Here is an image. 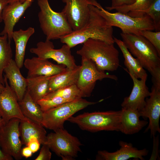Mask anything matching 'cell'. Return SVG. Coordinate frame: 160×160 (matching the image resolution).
I'll return each instance as SVG.
<instances>
[{"label": "cell", "mask_w": 160, "mask_h": 160, "mask_svg": "<svg viewBox=\"0 0 160 160\" xmlns=\"http://www.w3.org/2000/svg\"><path fill=\"white\" fill-rule=\"evenodd\" d=\"M127 73L132 80L133 87L130 95L124 98L121 106L122 108L140 111L145 104V99L150 94L146 84L147 78L139 80L131 73Z\"/></svg>", "instance_id": "2e32d148"}, {"label": "cell", "mask_w": 160, "mask_h": 160, "mask_svg": "<svg viewBox=\"0 0 160 160\" xmlns=\"http://www.w3.org/2000/svg\"><path fill=\"white\" fill-rule=\"evenodd\" d=\"M33 152L28 147H26L22 149L21 150V155L22 157L28 158L31 156Z\"/></svg>", "instance_id": "8d00e7d4"}, {"label": "cell", "mask_w": 160, "mask_h": 160, "mask_svg": "<svg viewBox=\"0 0 160 160\" xmlns=\"http://www.w3.org/2000/svg\"><path fill=\"white\" fill-rule=\"evenodd\" d=\"M47 136L45 144L63 160H73L81 152L82 145L79 139L64 128L59 129Z\"/></svg>", "instance_id": "ba28073f"}, {"label": "cell", "mask_w": 160, "mask_h": 160, "mask_svg": "<svg viewBox=\"0 0 160 160\" xmlns=\"http://www.w3.org/2000/svg\"><path fill=\"white\" fill-rule=\"evenodd\" d=\"M4 122L0 113V127L4 124Z\"/></svg>", "instance_id": "ab89813d"}, {"label": "cell", "mask_w": 160, "mask_h": 160, "mask_svg": "<svg viewBox=\"0 0 160 160\" xmlns=\"http://www.w3.org/2000/svg\"><path fill=\"white\" fill-rule=\"evenodd\" d=\"M144 14L151 19L156 31H160V0H154L149 8L144 12Z\"/></svg>", "instance_id": "f546056e"}, {"label": "cell", "mask_w": 160, "mask_h": 160, "mask_svg": "<svg viewBox=\"0 0 160 160\" xmlns=\"http://www.w3.org/2000/svg\"><path fill=\"white\" fill-rule=\"evenodd\" d=\"M52 157L50 149L46 144L42 145L39 153L35 160H50Z\"/></svg>", "instance_id": "d6a6232c"}, {"label": "cell", "mask_w": 160, "mask_h": 160, "mask_svg": "<svg viewBox=\"0 0 160 160\" xmlns=\"http://www.w3.org/2000/svg\"><path fill=\"white\" fill-rule=\"evenodd\" d=\"M20 68L12 59L5 68L4 76L8 80L9 86L18 101L23 97L27 90V79L22 75Z\"/></svg>", "instance_id": "ffe728a7"}, {"label": "cell", "mask_w": 160, "mask_h": 160, "mask_svg": "<svg viewBox=\"0 0 160 160\" xmlns=\"http://www.w3.org/2000/svg\"><path fill=\"white\" fill-rule=\"evenodd\" d=\"M5 87V85H3L0 83V94L4 90Z\"/></svg>", "instance_id": "b9f144b4"}, {"label": "cell", "mask_w": 160, "mask_h": 160, "mask_svg": "<svg viewBox=\"0 0 160 160\" xmlns=\"http://www.w3.org/2000/svg\"><path fill=\"white\" fill-rule=\"evenodd\" d=\"M119 149L112 152L105 150L99 151L96 156V160H127L131 158L145 159L143 156L148 153L146 148L139 150L131 143L121 140L119 142Z\"/></svg>", "instance_id": "e0dca14e"}, {"label": "cell", "mask_w": 160, "mask_h": 160, "mask_svg": "<svg viewBox=\"0 0 160 160\" xmlns=\"http://www.w3.org/2000/svg\"><path fill=\"white\" fill-rule=\"evenodd\" d=\"M106 78L118 80L116 76L99 70L91 60L81 57V68L76 85L82 97L90 96L96 81Z\"/></svg>", "instance_id": "9c48e42d"}, {"label": "cell", "mask_w": 160, "mask_h": 160, "mask_svg": "<svg viewBox=\"0 0 160 160\" xmlns=\"http://www.w3.org/2000/svg\"><path fill=\"white\" fill-rule=\"evenodd\" d=\"M153 137V150L149 160H156L159 159V135Z\"/></svg>", "instance_id": "836d02e7"}, {"label": "cell", "mask_w": 160, "mask_h": 160, "mask_svg": "<svg viewBox=\"0 0 160 160\" xmlns=\"http://www.w3.org/2000/svg\"><path fill=\"white\" fill-rule=\"evenodd\" d=\"M13 158L4 153L1 150L0 145V160H13Z\"/></svg>", "instance_id": "f35d334b"}, {"label": "cell", "mask_w": 160, "mask_h": 160, "mask_svg": "<svg viewBox=\"0 0 160 160\" xmlns=\"http://www.w3.org/2000/svg\"><path fill=\"white\" fill-rule=\"evenodd\" d=\"M59 96L73 101L82 97L81 92L76 84L58 89L47 94L43 98H49Z\"/></svg>", "instance_id": "f1b7e54d"}, {"label": "cell", "mask_w": 160, "mask_h": 160, "mask_svg": "<svg viewBox=\"0 0 160 160\" xmlns=\"http://www.w3.org/2000/svg\"><path fill=\"white\" fill-rule=\"evenodd\" d=\"M20 119L14 118L0 127V145L2 151L17 160L22 158V144L19 125Z\"/></svg>", "instance_id": "30bf717a"}, {"label": "cell", "mask_w": 160, "mask_h": 160, "mask_svg": "<svg viewBox=\"0 0 160 160\" xmlns=\"http://www.w3.org/2000/svg\"><path fill=\"white\" fill-rule=\"evenodd\" d=\"M41 143L36 137H32L29 140L26 146L29 147L33 153L37 152L39 149Z\"/></svg>", "instance_id": "e575fe53"}, {"label": "cell", "mask_w": 160, "mask_h": 160, "mask_svg": "<svg viewBox=\"0 0 160 160\" xmlns=\"http://www.w3.org/2000/svg\"><path fill=\"white\" fill-rule=\"evenodd\" d=\"M69 100L59 96H55L49 98H43L37 102L42 110L44 112L55 108L60 105L68 102Z\"/></svg>", "instance_id": "4dcf8cb0"}, {"label": "cell", "mask_w": 160, "mask_h": 160, "mask_svg": "<svg viewBox=\"0 0 160 160\" xmlns=\"http://www.w3.org/2000/svg\"><path fill=\"white\" fill-rule=\"evenodd\" d=\"M71 48L66 44L59 49H55L51 40H46L41 41L36 44V47L30 49V52L40 58L51 59L58 64L65 65L68 69H73L77 65L73 56L71 54Z\"/></svg>", "instance_id": "8fae6325"}, {"label": "cell", "mask_w": 160, "mask_h": 160, "mask_svg": "<svg viewBox=\"0 0 160 160\" xmlns=\"http://www.w3.org/2000/svg\"><path fill=\"white\" fill-rule=\"evenodd\" d=\"M140 35L153 45L160 55V31L154 32L152 31L143 30L141 31Z\"/></svg>", "instance_id": "1f68e13d"}, {"label": "cell", "mask_w": 160, "mask_h": 160, "mask_svg": "<svg viewBox=\"0 0 160 160\" xmlns=\"http://www.w3.org/2000/svg\"><path fill=\"white\" fill-rule=\"evenodd\" d=\"M136 0H112L111 6L107 7L106 8H111L132 4Z\"/></svg>", "instance_id": "d590c367"}, {"label": "cell", "mask_w": 160, "mask_h": 160, "mask_svg": "<svg viewBox=\"0 0 160 160\" xmlns=\"http://www.w3.org/2000/svg\"><path fill=\"white\" fill-rule=\"evenodd\" d=\"M37 3L40 9L38 14L40 27L46 40L60 39L72 31L62 11H54L48 0H38Z\"/></svg>", "instance_id": "5b68a950"}, {"label": "cell", "mask_w": 160, "mask_h": 160, "mask_svg": "<svg viewBox=\"0 0 160 160\" xmlns=\"http://www.w3.org/2000/svg\"><path fill=\"white\" fill-rule=\"evenodd\" d=\"M81 68V65H77L74 68H67L65 71L52 76L49 81L47 94L58 89L76 84Z\"/></svg>", "instance_id": "7402d4cb"}, {"label": "cell", "mask_w": 160, "mask_h": 160, "mask_svg": "<svg viewBox=\"0 0 160 160\" xmlns=\"http://www.w3.org/2000/svg\"><path fill=\"white\" fill-rule=\"evenodd\" d=\"M18 103L24 116L41 124L44 112L37 102L31 97L27 90L22 99Z\"/></svg>", "instance_id": "484cf974"}, {"label": "cell", "mask_w": 160, "mask_h": 160, "mask_svg": "<svg viewBox=\"0 0 160 160\" xmlns=\"http://www.w3.org/2000/svg\"><path fill=\"white\" fill-rule=\"evenodd\" d=\"M100 101L90 102L81 98L63 103L44 112L41 124L44 127L54 131L64 128L65 121L75 113Z\"/></svg>", "instance_id": "52a82bcc"}, {"label": "cell", "mask_w": 160, "mask_h": 160, "mask_svg": "<svg viewBox=\"0 0 160 160\" xmlns=\"http://www.w3.org/2000/svg\"><path fill=\"white\" fill-rule=\"evenodd\" d=\"M121 111L84 112L67 121L82 130L92 132L102 131H120Z\"/></svg>", "instance_id": "277c9868"}, {"label": "cell", "mask_w": 160, "mask_h": 160, "mask_svg": "<svg viewBox=\"0 0 160 160\" xmlns=\"http://www.w3.org/2000/svg\"><path fill=\"white\" fill-rule=\"evenodd\" d=\"M26 0H9V3L15 1H19L21 3H23Z\"/></svg>", "instance_id": "60d3db41"}, {"label": "cell", "mask_w": 160, "mask_h": 160, "mask_svg": "<svg viewBox=\"0 0 160 160\" xmlns=\"http://www.w3.org/2000/svg\"><path fill=\"white\" fill-rule=\"evenodd\" d=\"M19 130L22 145H26L29 140L36 137L41 144H44L47 139V132L44 127L29 119L20 120Z\"/></svg>", "instance_id": "44dd1931"}, {"label": "cell", "mask_w": 160, "mask_h": 160, "mask_svg": "<svg viewBox=\"0 0 160 160\" xmlns=\"http://www.w3.org/2000/svg\"><path fill=\"white\" fill-rule=\"evenodd\" d=\"M76 53L93 61L100 70L113 71L119 66V52L114 44L89 39L83 43Z\"/></svg>", "instance_id": "3957f363"}, {"label": "cell", "mask_w": 160, "mask_h": 160, "mask_svg": "<svg viewBox=\"0 0 160 160\" xmlns=\"http://www.w3.org/2000/svg\"><path fill=\"white\" fill-rule=\"evenodd\" d=\"M10 42L7 35H0V83L4 85V70L12 59Z\"/></svg>", "instance_id": "83f0119b"}, {"label": "cell", "mask_w": 160, "mask_h": 160, "mask_svg": "<svg viewBox=\"0 0 160 160\" xmlns=\"http://www.w3.org/2000/svg\"><path fill=\"white\" fill-rule=\"evenodd\" d=\"M154 0H136L132 4L129 5L106 8L108 10L113 9L117 12L127 14L134 17H140L145 16L144 12L150 6Z\"/></svg>", "instance_id": "4316f807"}, {"label": "cell", "mask_w": 160, "mask_h": 160, "mask_svg": "<svg viewBox=\"0 0 160 160\" xmlns=\"http://www.w3.org/2000/svg\"><path fill=\"white\" fill-rule=\"evenodd\" d=\"M4 77L5 87L0 94V113L4 123L14 118L26 119L27 118L21 112L16 95L10 88L7 78Z\"/></svg>", "instance_id": "5bb4252c"}, {"label": "cell", "mask_w": 160, "mask_h": 160, "mask_svg": "<svg viewBox=\"0 0 160 160\" xmlns=\"http://www.w3.org/2000/svg\"><path fill=\"white\" fill-rule=\"evenodd\" d=\"M115 43L121 51L124 58V65L127 72L131 73L137 79L148 78V74L138 60L134 58L129 51L123 41L114 37Z\"/></svg>", "instance_id": "cb8c5ba5"}, {"label": "cell", "mask_w": 160, "mask_h": 160, "mask_svg": "<svg viewBox=\"0 0 160 160\" xmlns=\"http://www.w3.org/2000/svg\"><path fill=\"white\" fill-rule=\"evenodd\" d=\"M120 117V131L127 135L138 133L148 124L145 120H140L137 110L122 108Z\"/></svg>", "instance_id": "d6986e66"}, {"label": "cell", "mask_w": 160, "mask_h": 160, "mask_svg": "<svg viewBox=\"0 0 160 160\" xmlns=\"http://www.w3.org/2000/svg\"><path fill=\"white\" fill-rule=\"evenodd\" d=\"M51 76H41L27 78V90L36 102L43 99L47 94Z\"/></svg>", "instance_id": "d4e9b609"}, {"label": "cell", "mask_w": 160, "mask_h": 160, "mask_svg": "<svg viewBox=\"0 0 160 160\" xmlns=\"http://www.w3.org/2000/svg\"><path fill=\"white\" fill-rule=\"evenodd\" d=\"M9 2V0H0V23L3 21L2 15L3 10Z\"/></svg>", "instance_id": "74e56055"}, {"label": "cell", "mask_w": 160, "mask_h": 160, "mask_svg": "<svg viewBox=\"0 0 160 160\" xmlns=\"http://www.w3.org/2000/svg\"><path fill=\"white\" fill-rule=\"evenodd\" d=\"M145 101L144 107L139 111L140 117L149 120L144 132L150 130L151 136L153 137L156 132L160 133V88L152 85L150 95L145 99Z\"/></svg>", "instance_id": "7c38bea8"}, {"label": "cell", "mask_w": 160, "mask_h": 160, "mask_svg": "<svg viewBox=\"0 0 160 160\" xmlns=\"http://www.w3.org/2000/svg\"><path fill=\"white\" fill-rule=\"evenodd\" d=\"M97 12L105 20L107 24L111 27L120 28L122 33L140 35L143 30H154L153 22L148 16L134 17L119 12L111 13L103 8L96 1L93 4Z\"/></svg>", "instance_id": "8992f818"}, {"label": "cell", "mask_w": 160, "mask_h": 160, "mask_svg": "<svg viewBox=\"0 0 160 160\" xmlns=\"http://www.w3.org/2000/svg\"><path fill=\"white\" fill-rule=\"evenodd\" d=\"M33 0H26L23 3L15 1L8 4L3 11L2 20L4 26L0 35H7L8 40L11 42L15 25Z\"/></svg>", "instance_id": "9a60e30c"}, {"label": "cell", "mask_w": 160, "mask_h": 160, "mask_svg": "<svg viewBox=\"0 0 160 160\" xmlns=\"http://www.w3.org/2000/svg\"><path fill=\"white\" fill-rule=\"evenodd\" d=\"M23 65L28 70L27 78L41 76H52L63 72L67 68L63 65L55 64L48 59L37 57L26 59Z\"/></svg>", "instance_id": "ac0fdd59"}, {"label": "cell", "mask_w": 160, "mask_h": 160, "mask_svg": "<svg viewBox=\"0 0 160 160\" xmlns=\"http://www.w3.org/2000/svg\"><path fill=\"white\" fill-rule=\"evenodd\" d=\"M123 42L152 76L153 85L160 86V55L153 45L141 35L121 33Z\"/></svg>", "instance_id": "7a4b0ae2"}, {"label": "cell", "mask_w": 160, "mask_h": 160, "mask_svg": "<svg viewBox=\"0 0 160 160\" xmlns=\"http://www.w3.org/2000/svg\"><path fill=\"white\" fill-rule=\"evenodd\" d=\"M35 31L33 28L29 27L26 30L20 29L14 31L12 33V39L14 41L15 47L14 60L20 68L23 65L27 42Z\"/></svg>", "instance_id": "603a6c76"}, {"label": "cell", "mask_w": 160, "mask_h": 160, "mask_svg": "<svg viewBox=\"0 0 160 160\" xmlns=\"http://www.w3.org/2000/svg\"><path fill=\"white\" fill-rule=\"evenodd\" d=\"M89 17L84 26L60 39L62 43L71 48L89 39L100 40L111 44L115 43L112 27L107 24L105 19L96 11L94 5L89 4Z\"/></svg>", "instance_id": "6da1fadb"}, {"label": "cell", "mask_w": 160, "mask_h": 160, "mask_svg": "<svg viewBox=\"0 0 160 160\" xmlns=\"http://www.w3.org/2000/svg\"><path fill=\"white\" fill-rule=\"evenodd\" d=\"M65 5L62 10L73 31L85 24L90 12L89 0H62Z\"/></svg>", "instance_id": "4fadbf2b"}]
</instances>
